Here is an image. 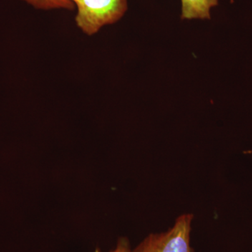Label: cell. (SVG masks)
Instances as JSON below:
<instances>
[{"label":"cell","mask_w":252,"mask_h":252,"mask_svg":"<svg viewBox=\"0 0 252 252\" xmlns=\"http://www.w3.org/2000/svg\"><path fill=\"white\" fill-rule=\"evenodd\" d=\"M74 4L77 10L76 24L89 36L118 22L127 10V0H77Z\"/></svg>","instance_id":"1"},{"label":"cell","mask_w":252,"mask_h":252,"mask_svg":"<svg viewBox=\"0 0 252 252\" xmlns=\"http://www.w3.org/2000/svg\"><path fill=\"white\" fill-rule=\"evenodd\" d=\"M193 215L185 214L165 233L151 234L131 252H193L190 245Z\"/></svg>","instance_id":"2"},{"label":"cell","mask_w":252,"mask_h":252,"mask_svg":"<svg viewBox=\"0 0 252 252\" xmlns=\"http://www.w3.org/2000/svg\"><path fill=\"white\" fill-rule=\"evenodd\" d=\"M217 5L218 0H182V18L210 19V11Z\"/></svg>","instance_id":"3"},{"label":"cell","mask_w":252,"mask_h":252,"mask_svg":"<svg viewBox=\"0 0 252 252\" xmlns=\"http://www.w3.org/2000/svg\"><path fill=\"white\" fill-rule=\"evenodd\" d=\"M33 7L39 10H73L75 4L69 0H23Z\"/></svg>","instance_id":"4"},{"label":"cell","mask_w":252,"mask_h":252,"mask_svg":"<svg viewBox=\"0 0 252 252\" xmlns=\"http://www.w3.org/2000/svg\"><path fill=\"white\" fill-rule=\"evenodd\" d=\"M94 252H100V251L99 250H97ZM111 252H131L128 240L124 238L119 239L117 248Z\"/></svg>","instance_id":"5"},{"label":"cell","mask_w":252,"mask_h":252,"mask_svg":"<svg viewBox=\"0 0 252 252\" xmlns=\"http://www.w3.org/2000/svg\"><path fill=\"white\" fill-rule=\"evenodd\" d=\"M69 1H72V2L74 4V2H75L76 1H77V0H69Z\"/></svg>","instance_id":"6"}]
</instances>
